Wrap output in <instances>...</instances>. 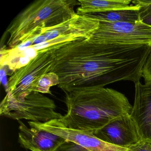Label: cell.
Returning <instances> with one entry per match:
<instances>
[{"mask_svg": "<svg viewBox=\"0 0 151 151\" xmlns=\"http://www.w3.org/2000/svg\"><path fill=\"white\" fill-rule=\"evenodd\" d=\"M99 25V22L88 15L76 16L56 26L34 32L21 45L23 49L39 44L40 50L58 48L80 39H88Z\"/></svg>", "mask_w": 151, "mask_h": 151, "instance_id": "cell-4", "label": "cell"}, {"mask_svg": "<svg viewBox=\"0 0 151 151\" xmlns=\"http://www.w3.org/2000/svg\"><path fill=\"white\" fill-rule=\"evenodd\" d=\"M127 148V151H151V143L140 141Z\"/></svg>", "mask_w": 151, "mask_h": 151, "instance_id": "cell-18", "label": "cell"}, {"mask_svg": "<svg viewBox=\"0 0 151 151\" xmlns=\"http://www.w3.org/2000/svg\"><path fill=\"white\" fill-rule=\"evenodd\" d=\"M55 49L37 52L27 64L15 70L8 80L7 93L19 100L32 92H37L41 79L53 70L56 61Z\"/></svg>", "mask_w": 151, "mask_h": 151, "instance_id": "cell-6", "label": "cell"}, {"mask_svg": "<svg viewBox=\"0 0 151 151\" xmlns=\"http://www.w3.org/2000/svg\"><path fill=\"white\" fill-rule=\"evenodd\" d=\"M98 42L151 46V26L136 22H99V28L90 39Z\"/></svg>", "mask_w": 151, "mask_h": 151, "instance_id": "cell-7", "label": "cell"}, {"mask_svg": "<svg viewBox=\"0 0 151 151\" xmlns=\"http://www.w3.org/2000/svg\"><path fill=\"white\" fill-rule=\"evenodd\" d=\"M132 2L139 7L140 22L151 26V0H134Z\"/></svg>", "mask_w": 151, "mask_h": 151, "instance_id": "cell-14", "label": "cell"}, {"mask_svg": "<svg viewBox=\"0 0 151 151\" xmlns=\"http://www.w3.org/2000/svg\"><path fill=\"white\" fill-rule=\"evenodd\" d=\"M29 126L39 128L72 141L90 151H127V148L106 143L96 137L93 133L69 129L59 119L45 123L28 122Z\"/></svg>", "mask_w": 151, "mask_h": 151, "instance_id": "cell-8", "label": "cell"}, {"mask_svg": "<svg viewBox=\"0 0 151 151\" xmlns=\"http://www.w3.org/2000/svg\"><path fill=\"white\" fill-rule=\"evenodd\" d=\"M76 0H38L30 4L13 20L7 30V45L16 48L34 32L56 26L77 14Z\"/></svg>", "mask_w": 151, "mask_h": 151, "instance_id": "cell-3", "label": "cell"}, {"mask_svg": "<svg viewBox=\"0 0 151 151\" xmlns=\"http://www.w3.org/2000/svg\"><path fill=\"white\" fill-rule=\"evenodd\" d=\"M139 7L136 5L129 9H119L88 14L99 22L110 23L136 22L140 21Z\"/></svg>", "mask_w": 151, "mask_h": 151, "instance_id": "cell-13", "label": "cell"}, {"mask_svg": "<svg viewBox=\"0 0 151 151\" xmlns=\"http://www.w3.org/2000/svg\"><path fill=\"white\" fill-rule=\"evenodd\" d=\"M59 84L58 76L53 72L47 74L40 82L37 92L42 93L52 94L50 89Z\"/></svg>", "mask_w": 151, "mask_h": 151, "instance_id": "cell-15", "label": "cell"}, {"mask_svg": "<svg viewBox=\"0 0 151 151\" xmlns=\"http://www.w3.org/2000/svg\"><path fill=\"white\" fill-rule=\"evenodd\" d=\"M79 6L76 14L86 15L119 9H129L134 6L131 0H78Z\"/></svg>", "mask_w": 151, "mask_h": 151, "instance_id": "cell-12", "label": "cell"}, {"mask_svg": "<svg viewBox=\"0 0 151 151\" xmlns=\"http://www.w3.org/2000/svg\"><path fill=\"white\" fill-rule=\"evenodd\" d=\"M55 151H90L72 141L66 140Z\"/></svg>", "mask_w": 151, "mask_h": 151, "instance_id": "cell-16", "label": "cell"}, {"mask_svg": "<svg viewBox=\"0 0 151 151\" xmlns=\"http://www.w3.org/2000/svg\"><path fill=\"white\" fill-rule=\"evenodd\" d=\"M18 142L21 146L32 151H55L66 139L39 128L28 127L21 121Z\"/></svg>", "mask_w": 151, "mask_h": 151, "instance_id": "cell-11", "label": "cell"}, {"mask_svg": "<svg viewBox=\"0 0 151 151\" xmlns=\"http://www.w3.org/2000/svg\"><path fill=\"white\" fill-rule=\"evenodd\" d=\"M146 45L98 42L80 39L55 49L52 72L65 93L87 87H105L120 81L139 82L150 52Z\"/></svg>", "mask_w": 151, "mask_h": 151, "instance_id": "cell-1", "label": "cell"}, {"mask_svg": "<svg viewBox=\"0 0 151 151\" xmlns=\"http://www.w3.org/2000/svg\"><path fill=\"white\" fill-rule=\"evenodd\" d=\"M142 77L145 84H151V50L144 63L142 70Z\"/></svg>", "mask_w": 151, "mask_h": 151, "instance_id": "cell-17", "label": "cell"}, {"mask_svg": "<svg viewBox=\"0 0 151 151\" xmlns=\"http://www.w3.org/2000/svg\"><path fill=\"white\" fill-rule=\"evenodd\" d=\"M65 93L68 111L59 120L69 129L93 133L132 110L127 97L114 89L87 87Z\"/></svg>", "mask_w": 151, "mask_h": 151, "instance_id": "cell-2", "label": "cell"}, {"mask_svg": "<svg viewBox=\"0 0 151 151\" xmlns=\"http://www.w3.org/2000/svg\"><path fill=\"white\" fill-rule=\"evenodd\" d=\"M56 108L53 100L38 92H32L19 100L7 93L0 105V115L17 121L45 123L63 117Z\"/></svg>", "mask_w": 151, "mask_h": 151, "instance_id": "cell-5", "label": "cell"}, {"mask_svg": "<svg viewBox=\"0 0 151 151\" xmlns=\"http://www.w3.org/2000/svg\"><path fill=\"white\" fill-rule=\"evenodd\" d=\"M93 134L104 142L125 148L141 141L131 114L114 119Z\"/></svg>", "mask_w": 151, "mask_h": 151, "instance_id": "cell-9", "label": "cell"}, {"mask_svg": "<svg viewBox=\"0 0 151 151\" xmlns=\"http://www.w3.org/2000/svg\"><path fill=\"white\" fill-rule=\"evenodd\" d=\"M135 99L131 115L141 141L151 143V84L135 83Z\"/></svg>", "mask_w": 151, "mask_h": 151, "instance_id": "cell-10", "label": "cell"}]
</instances>
